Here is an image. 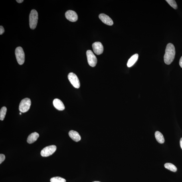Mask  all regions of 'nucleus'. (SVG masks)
I'll return each instance as SVG.
<instances>
[{"mask_svg":"<svg viewBox=\"0 0 182 182\" xmlns=\"http://www.w3.org/2000/svg\"><path fill=\"white\" fill-rule=\"evenodd\" d=\"M175 50L174 46L173 44L169 43L167 44L165 50L164 56V61L166 64H170L174 59Z\"/></svg>","mask_w":182,"mask_h":182,"instance_id":"nucleus-1","label":"nucleus"},{"mask_svg":"<svg viewBox=\"0 0 182 182\" xmlns=\"http://www.w3.org/2000/svg\"><path fill=\"white\" fill-rule=\"evenodd\" d=\"M38 14L35 10H31L29 16V26L30 28L34 29L36 28L38 23Z\"/></svg>","mask_w":182,"mask_h":182,"instance_id":"nucleus-2","label":"nucleus"},{"mask_svg":"<svg viewBox=\"0 0 182 182\" xmlns=\"http://www.w3.org/2000/svg\"><path fill=\"white\" fill-rule=\"evenodd\" d=\"M31 105L30 99L26 98L23 99L20 102L19 106V110L20 112L25 113L29 110Z\"/></svg>","mask_w":182,"mask_h":182,"instance_id":"nucleus-3","label":"nucleus"},{"mask_svg":"<svg viewBox=\"0 0 182 182\" xmlns=\"http://www.w3.org/2000/svg\"><path fill=\"white\" fill-rule=\"evenodd\" d=\"M16 59L20 65L23 64L25 62V54L23 49L20 47L16 48L15 52Z\"/></svg>","mask_w":182,"mask_h":182,"instance_id":"nucleus-4","label":"nucleus"},{"mask_svg":"<svg viewBox=\"0 0 182 182\" xmlns=\"http://www.w3.org/2000/svg\"><path fill=\"white\" fill-rule=\"evenodd\" d=\"M57 149L55 145H52L47 146L42 149L40 155L43 157H48L51 155L55 153Z\"/></svg>","mask_w":182,"mask_h":182,"instance_id":"nucleus-5","label":"nucleus"},{"mask_svg":"<svg viewBox=\"0 0 182 182\" xmlns=\"http://www.w3.org/2000/svg\"><path fill=\"white\" fill-rule=\"evenodd\" d=\"M86 55L88 64L90 66L92 67L96 66L97 62V58L92 51H87Z\"/></svg>","mask_w":182,"mask_h":182,"instance_id":"nucleus-6","label":"nucleus"},{"mask_svg":"<svg viewBox=\"0 0 182 182\" xmlns=\"http://www.w3.org/2000/svg\"><path fill=\"white\" fill-rule=\"evenodd\" d=\"M69 80L73 86L76 88H79L80 86V81L75 74L73 73H70L68 75Z\"/></svg>","mask_w":182,"mask_h":182,"instance_id":"nucleus-7","label":"nucleus"},{"mask_svg":"<svg viewBox=\"0 0 182 182\" xmlns=\"http://www.w3.org/2000/svg\"><path fill=\"white\" fill-rule=\"evenodd\" d=\"M92 48L95 53L98 55L102 54L104 51V47L100 42H96L92 45Z\"/></svg>","mask_w":182,"mask_h":182,"instance_id":"nucleus-8","label":"nucleus"},{"mask_svg":"<svg viewBox=\"0 0 182 182\" xmlns=\"http://www.w3.org/2000/svg\"><path fill=\"white\" fill-rule=\"evenodd\" d=\"M65 16L67 19L71 22H76L78 20V16L76 12L72 10H68L65 14Z\"/></svg>","mask_w":182,"mask_h":182,"instance_id":"nucleus-9","label":"nucleus"},{"mask_svg":"<svg viewBox=\"0 0 182 182\" xmlns=\"http://www.w3.org/2000/svg\"><path fill=\"white\" fill-rule=\"evenodd\" d=\"M99 18L103 23L108 25H112L113 24V20L108 16L104 14H100Z\"/></svg>","mask_w":182,"mask_h":182,"instance_id":"nucleus-10","label":"nucleus"},{"mask_svg":"<svg viewBox=\"0 0 182 182\" xmlns=\"http://www.w3.org/2000/svg\"><path fill=\"white\" fill-rule=\"evenodd\" d=\"M53 104L55 108L60 111L64 110L65 106L62 101L58 99H55L53 101Z\"/></svg>","mask_w":182,"mask_h":182,"instance_id":"nucleus-11","label":"nucleus"},{"mask_svg":"<svg viewBox=\"0 0 182 182\" xmlns=\"http://www.w3.org/2000/svg\"><path fill=\"white\" fill-rule=\"evenodd\" d=\"M69 135L73 140L77 142L81 140V137L78 132L73 130L70 131L68 133Z\"/></svg>","mask_w":182,"mask_h":182,"instance_id":"nucleus-12","label":"nucleus"},{"mask_svg":"<svg viewBox=\"0 0 182 182\" xmlns=\"http://www.w3.org/2000/svg\"><path fill=\"white\" fill-rule=\"evenodd\" d=\"M39 137V135L36 132H34L30 134L28 136L27 142L29 144H31L35 142Z\"/></svg>","mask_w":182,"mask_h":182,"instance_id":"nucleus-13","label":"nucleus"},{"mask_svg":"<svg viewBox=\"0 0 182 182\" xmlns=\"http://www.w3.org/2000/svg\"><path fill=\"white\" fill-rule=\"evenodd\" d=\"M138 58V54H135L133 55L129 59L128 62H127V65L129 68L131 67L134 65L135 62L137 61Z\"/></svg>","mask_w":182,"mask_h":182,"instance_id":"nucleus-14","label":"nucleus"},{"mask_svg":"<svg viewBox=\"0 0 182 182\" xmlns=\"http://www.w3.org/2000/svg\"><path fill=\"white\" fill-rule=\"evenodd\" d=\"M155 136L157 141L161 144H163L165 142L164 138L163 135L159 131H156L155 133Z\"/></svg>","mask_w":182,"mask_h":182,"instance_id":"nucleus-15","label":"nucleus"},{"mask_svg":"<svg viewBox=\"0 0 182 182\" xmlns=\"http://www.w3.org/2000/svg\"><path fill=\"white\" fill-rule=\"evenodd\" d=\"M164 166L166 168L173 172H176L177 170V168L175 166L170 163H166L164 165Z\"/></svg>","mask_w":182,"mask_h":182,"instance_id":"nucleus-16","label":"nucleus"},{"mask_svg":"<svg viewBox=\"0 0 182 182\" xmlns=\"http://www.w3.org/2000/svg\"><path fill=\"white\" fill-rule=\"evenodd\" d=\"M7 111V108L5 107H3L1 108L0 111V119L1 120H3L6 115Z\"/></svg>","mask_w":182,"mask_h":182,"instance_id":"nucleus-17","label":"nucleus"},{"mask_svg":"<svg viewBox=\"0 0 182 182\" xmlns=\"http://www.w3.org/2000/svg\"><path fill=\"white\" fill-rule=\"evenodd\" d=\"M51 182H66V180L60 177H55L50 179Z\"/></svg>","mask_w":182,"mask_h":182,"instance_id":"nucleus-18","label":"nucleus"},{"mask_svg":"<svg viewBox=\"0 0 182 182\" xmlns=\"http://www.w3.org/2000/svg\"><path fill=\"white\" fill-rule=\"evenodd\" d=\"M166 1L174 9H177V5L175 1H174V0H166Z\"/></svg>","mask_w":182,"mask_h":182,"instance_id":"nucleus-19","label":"nucleus"},{"mask_svg":"<svg viewBox=\"0 0 182 182\" xmlns=\"http://www.w3.org/2000/svg\"><path fill=\"white\" fill-rule=\"evenodd\" d=\"M5 155L3 154H0V164H1V163L5 160Z\"/></svg>","mask_w":182,"mask_h":182,"instance_id":"nucleus-20","label":"nucleus"},{"mask_svg":"<svg viewBox=\"0 0 182 182\" xmlns=\"http://www.w3.org/2000/svg\"><path fill=\"white\" fill-rule=\"evenodd\" d=\"M4 32H5V29H4V28H3V26H0V34L1 35V34H3Z\"/></svg>","mask_w":182,"mask_h":182,"instance_id":"nucleus-21","label":"nucleus"},{"mask_svg":"<svg viewBox=\"0 0 182 182\" xmlns=\"http://www.w3.org/2000/svg\"><path fill=\"white\" fill-rule=\"evenodd\" d=\"M179 65L182 68V56L180 59L179 62Z\"/></svg>","mask_w":182,"mask_h":182,"instance_id":"nucleus-22","label":"nucleus"},{"mask_svg":"<svg viewBox=\"0 0 182 182\" xmlns=\"http://www.w3.org/2000/svg\"><path fill=\"white\" fill-rule=\"evenodd\" d=\"M16 1H17V3H22V2H23L24 1L23 0H17Z\"/></svg>","mask_w":182,"mask_h":182,"instance_id":"nucleus-23","label":"nucleus"},{"mask_svg":"<svg viewBox=\"0 0 182 182\" xmlns=\"http://www.w3.org/2000/svg\"><path fill=\"white\" fill-rule=\"evenodd\" d=\"M180 146H181V147L182 149V138L181 139V140H180Z\"/></svg>","mask_w":182,"mask_h":182,"instance_id":"nucleus-24","label":"nucleus"},{"mask_svg":"<svg viewBox=\"0 0 182 182\" xmlns=\"http://www.w3.org/2000/svg\"><path fill=\"white\" fill-rule=\"evenodd\" d=\"M101 182L100 181H94V182Z\"/></svg>","mask_w":182,"mask_h":182,"instance_id":"nucleus-25","label":"nucleus"},{"mask_svg":"<svg viewBox=\"0 0 182 182\" xmlns=\"http://www.w3.org/2000/svg\"><path fill=\"white\" fill-rule=\"evenodd\" d=\"M19 114L20 115H21V112Z\"/></svg>","mask_w":182,"mask_h":182,"instance_id":"nucleus-26","label":"nucleus"}]
</instances>
